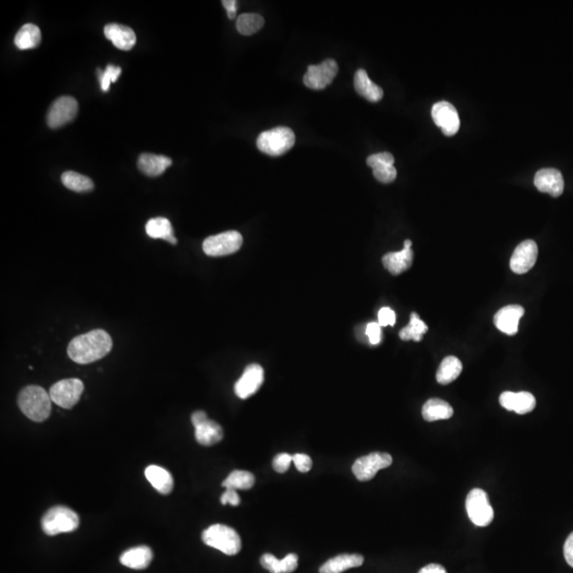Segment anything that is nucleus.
I'll list each match as a JSON object with an SVG mask.
<instances>
[{
	"label": "nucleus",
	"instance_id": "f257e3e1",
	"mask_svg": "<svg viewBox=\"0 0 573 573\" xmlns=\"http://www.w3.org/2000/svg\"><path fill=\"white\" fill-rule=\"evenodd\" d=\"M113 347L111 336L102 329H95L72 339L67 353L74 362L89 365L105 358Z\"/></svg>",
	"mask_w": 573,
	"mask_h": 573
},
{
	"label": "nucleus",
	"instance_id": "f03ea898",
	"mask_svg": "<svg viewBox=\"0 0 573 573\" xmlns=\"http://www.w3.org/2000/svg\"><path fill=\"white\" fill-rule=\"evenodd\" d=\"M52 398L38 385H28L18 394V407L28 418L42 422L52 413Z\"/></svg>",
	"mask_w": 573,
	"mask_h": 573
},
{
	"label": "nucleus",
	"instance_id": "7ed1b4c3",
	"mask_svg": "<svg viewBox=\"0 0 573 573\" xmlns=\"http://www.w3.org/2000/svg\"><path fill=\"white\" fill-rule=\"evenodd\" d=\"M205 544L217 549L227 556H236L241 550V538L233 528L225 524H213L202 533Z\"/></svg>",
	"mask_w": 573,
	"mask_h": 573
},
{
	"label": "nucleus",
	"instance_id": "20e7f679",
	"mask_svg": "<svg viewBox=\"0 0 573 573\" xmlns=\"http://www.w3.org/2000/svg\"><path fill=\"white\" fill-rule=\"evenodd\" d=\"M40 524L45 534L54 536L78 529L80 519L78 514L69 507L56 505L45 513Z\"/></svg>",
	"mask_w": 573,
	"mask_h": 573
},
{
	"label": "nucleus",
	"instance_id": "39448f33",
	"mask_svg": "<svg viewBox=\"0 0 573 573\" xmlns=\"http://www.w3.org/2000/svg\"><path fill=\"white\" fill-rule=\"evenodd\" d=\"M296 134L290 128L277 127L262 132L257 138V148L270 156H280L292 149Z\"/></svg>",
	"mask_w": 573,
	"mask_h": 573
},
{
	"label": "nucleus",
	"instance_id": "423d86ee",
	"mask_svg": "<svg viewBox=\"0 0 573 573\" xmlns=\"http://www.w3.org/2000/svg\"><path fill=\"white\" fill-rule=\"evenodd\" d=\"M466 511L469 519L477 527H487L494 520V510L487 491L475 489L466 498Z\"/></svg>",
	"mask_w": 573,
	"mask_h": 573
},
{
	"label": "nucleus",
	"instance_id": "0eeeda50",
	"mask_svg": "<svg viewBox=\"0 0 573 573\" xmlns=\"http://www.w3.org/2000/svg\"><path fill=\"white\" fill-rule=\"evenodd\" d=\"M243 243V238L239 231H224L206 238L203 243V251L211 257H220L239 251Z\"/></svg>",
	"mask_w": 573,
	"mask_h": 573
},
{
	"label": "nucleus",
	"instance_id": "6e6552de",
	"mask_svg": "<svg viewBox=\"0 0 573 573\" xmlns=\"http://www.w3.org/2000/svg\"><path fill=\"white\" fill-rule=\"evenodd\" d=\"M84 385L80 379L69 378L56 382L50 388L49 395L52 402L64 409H71L78 404L82 396Z\"/></svg>",
	"mask_w": 573,
	"mask_h": 573
},
{
	"label": "nucleus",
	"instance_id": "1a4fd4ad",
	"mask_svg": "<svg viewBox=\"0 0 573 573\" xmlns=\"http://www.w3.org/2000/svg\"><path fill=\"white\" fill-rule=\"evenodd\" d=\"M393 463L391 454L387 452H372L357 459L353 465V473L358 480L369 481L381 469L388 468Z\"/></svg>",
	"mask_w": 573,
	"mask_h": 573
},
{
	"label": "nucleus",
	"instance_id": "9d476101",
	"mask_svg": "<svg viewBox=\"0 0 573 573\" xmlns=\"http://www.w3.org/2000/svg\"><path fill=\"white\" fill-rule=\"evenodd\" d=\"M338 71V64L333 59H327L319 65H310L304 76L305 85L316 91L326 89L336 78Z\"/></svg>",
	"mask_w": 573,
	"mask_h": 573
},
{
	"label": "nucleus",
	"instance_id": "9b49d317",
	"mask_svg": "<svg viewBox=\"0 0 573 573\" xmlns=\"http://www.w3.org/2000/svg\"><path fill=\"white\" fill-rule=\"evenodd\" d=\"M79 105L76 99L69 96H63L56 99L48 114H47V123L52 129H58L74 121L78 114Z\"/></svg>",
	"mask_w": 573,
	"mask_h": 573
},
{
	"label": "nucleus",
	"instance_id": "f8f14e48",
	"mask_svg": "<svg viewBox=\"0 0 573 573\" xmlns=\"http://www.w3.org/2000/svg\"><path fill=\"white\" fill-rule=\"evenodd\" d=\"M431 115L434 123L438 128H441L445 135H454L460 129V117H459L458 111L447 101H440L436 103L432 107Z\"/></svg>",
	"mask_w": 573,
	"mask_h": 573
},
{
	"label": "nucleus",
	"instance_id": "ddd939ff",
	"mask_svg": "<svg viewBox=\"0 0 573 573\" xmlns=\"http://www.w3.org/2000/svg\"><path fill=\"white\" fill-rule=\"evenodd\" d=\"M265 380V372L259 365H250L245 367L243 376L235 385V393L241 399H247L254 395L261 387Z\"/></svg>",
	"mask_w": 573,
	"mask_h": 573
},
{
	"label": "nucleus",
	"instance_id": "4468645a",
	"mask_svg": "<svg viewBox=\"0 0 573 573\" xmlns=\"http://www.w3.org/2000/svg\"><path fill=\"white\" fill-rule=\"evenodd\" d=\"M538 256V247L535 241H522L512 255V271L516 274H524L529 272L535 266Z\"/></svg>",
	"mask_w": 573,
	"mask_h": 573
},
{
	"label": "nucleus",
	"instance_id": "2eb2a0df",
	"mask_svg": "<svg viewBox=\"0 0 573 573\" xmlns=\"http://www.w3.org/2000/svg\"><path fill=\"white\" fill-rule=\"evenodd\" d=\"M395 158L390 152H381V153L369 155L367 160V166L373 169V174L376 180L383 184H390L395 181L397 176V170L394 167Z\"/></svg>",
	"mask_w": 573,
	"mask_h": 573
},
{
	"label": "nucleus",
	"instance_id": "dca6fc26",
	"mask_svg": "<svg viewBox=\"0 0 573 573\" xmlns=\"http://www.w3.org/2000/svg\"><path fill=\"white\" fill-rule=\"evenodd\" d=\"M534 184L538 190L546 192L554 198L562 196L565 188L562 174L554 168H544L536 172Z\"/></svg>",
	"mask_w": 573,
	"mask_h": 573
},
{
	"label": "nucleus",
	"instance_id": "f3484780",
	"mask_svg": "<svg viewBox=\"0 0 573 573\" xmlns=\"http://www.w3.org/2000/svg\"><path fill=\"white\" fill-rule=\"evenodd\" d=\"M524 314V307L519 305H509L505 308L500 309L495 314L494 323L500 331L509 336H514L518 333V325Z\"/></svg>",
	"mask_w": 573,
	"mask_h": 573
},
{
	"label": "nucleus",
	"instance_id": "a211bd4d",
	"mask_svg": "<svg viewBox=\"0 0 573 573\" xmlns=\"http://www.w3.org/2000/svg\"><path fill=\"white\" fill-rule=\"evenodd\" d=\"M499 402L505 409L517 414H527L536 407V399L529 392H505L499 397Z\"/></svg>",
	"mask_w": 573,
	"mask_h": 573
},
{
	"label": "nucleus",
	"instance_id": "6ab92c4d",
	"mask_svg": "<svg viewBox=\"0 0 573 573\" xmlns=\"http://www.w3.org/2000/svg\"><path fill=\"white\" fill-rule=\"evenodd\" d=\"M105 36L113 43L114 46L121 50H131L136 44V34L127 26L119 24H109L105 27Z\"/></svg>",
	"mask_w": 573,
	"mask_h": 573
},
{
	"label": "nucleus",
	"instance_id": "aec40b11",
	"mask_svg": "<svg viewBox=\"0 0 573 573\" xmlns=\"http://www.w3.org/2000/svg\"><path fill=\"white\" fill-rule=\"evenodd\" d=\"M413 256L411 247H404L402 251L385 254L382 257V263L390 273L399 275L410 269L413 263Z\"/></svg>",
	"mask_w": 573,
	"mask_h": 573
},
{
	"label": "nucleus",
	"instance_id": "412c9836",
	"mask_svg": "<svg viewBox=\"0 0 573 573\" xmlns=\"http://www.w3.org/2000/svg\"><path fill=\"white\" fill-rule=\"evenodd\" d=\"M138 168L146 176H160L172 165L171 158L156 154L144 153L138 158Z\"/></svg>",
	"mask_w": 573,
	"mask_h": 573
},
{
	"label": "nucleus",
	"instance_id": "4be33fe9",
	"mask_svg": "<svg viewBox=\"0 0 573 573\" xmlns=\"http://www.w3.org/2000/svg\"><path fill=\"white\" fill-rule=\"evenodd\" d=\"M353 85H355L357 93L371 102H378L383 97V91L381 87L378 86L369 78L365 69H358L356 71Z\"/></svg>",
	"mask_w": 573,
	"mask_h": 573
},
{
	"label": "nucleus",
	"instance_id": "5701e85b",
	"mask_svg": "<svg viewBox=\"0 0 573 573\" xmlns=\"http://www.w3.org/2000/svg\"><path fill=\"white\" fill-rule=\"evenodd\" d=\"M145 475L152 487L162 495H168L174 489V478L167 469L158 465H150L146 468Z\"/></svg>",
	"mask_w": 573,
	"mask_h": 573
},
{
	"label": "nucleus",
	"instance_id": "b1692460",
	"mask_svg": "<svg viewBox=\"0 0 573 573\" xmlns=\"http://www.w3.org/2000/svg\"><path fill=\"white\" fill-rule=\"evenodd\" d=\"M365 558L360 554H340L327 560L321 566L320 573H342L351 568L360 567Z\"/></svg>",
	"mask_w": 573,
	"mask_h": 573
},
{
	"label": "nucleus",
	"instance_id": "393cba45",
	"mask_svg": "<svg viewBox=\"0 0 573 573\" xmlns=\"http://www.w3.org/2000/svg\"><path fill=\"white\" fill-rule=\"evenodd\" d=\"M152 558L153 553L151 549L147 546H139L123 552L121 556V563L128 568L140 570L147 568L151 564Z\"/></svg>",
	"mask_w": 573,
	"mask_h": 573
},
{
	"label": "nucleus",
	"instance_id": "a878e982",
	"mask_svg": "<svg viewBox=\"0 0 573 573\" xmlns=\"http://www.w3.org/2000/svg\"><path fill=\"white\" fill-rule=\"evenodd\" d=\"M194 430L197 442L203 446H213L221 442L224 436L222 427L215 420H207L203 424L194 427Z\"/></svg>",
	"mask_w": 573,
	"mask_h": 573
},
{
	"label": "nucleus",
	"instance_id": "bb28decb",
	"mask_svg": "<svg viewBox=\"0 0 573 573\" xmlns=\"http://www.w3.org/2000/svg\"><path fill=\"white\" fill-rule=\"evenodd\" d=\"M422 418L427 422L449 420L453 415V409L448 402L440 398H431L424 404Z\"/></svg>",
	"mask_w": 573,
	"mask_h": 573
},
{
	"label": "nucleus",
	"instance_id": "cd10ccee",
	"mask_svg": "<svg viewBox=\"0 0 573 573\" xmlns=\"http://www.w3.org/2000/svg\"><path fill=\"white\" fill-rule=\"evenodd\" d=\"M146 231L149 237L153 239H164L171 245H176L178 240L174 237V229L171 222L168 219L158 217L148 221L146 225Z\"/></svg>",
	"mask_w": 573,
	"mask_h": 573
},
{
	"label": "nucleus",
	"instance_id": "c85d7f7f",
	"mask_svg": "<svg viewBox=\"0 0 573 573\" xmlns=\"http://www.w3.org/2000/svg\"><path fill=\"white\" fill-rule=\"evenodd\" d=\"M462 362L454 356H448L441 362L436 372V380L440 385H449L462 373Z\"/></svg>",
	"mask_w": 573,
	"mask_h": 573
},
{
	"label": "nucleus",
	"instance_id": "c756f323",
	"mask_svg": "<svg viewBox=\"0 0 573 573\" xmlns=\"http://www.w3.org/2000/svg\"><path fill=\"white\" fill-rule=\"evenodd\" d=\"M42 40L40 28L33 24H26L15 36L16 47L20 50L33 49Z\"/></svg>",
	"mask_w": 573,
	"mask_h": 573
},
{
	"label": "nucleus",
	"instance_id": "7c9ffc66",
	"mask_svg": "<svg viewBox=\"0 0 573 573\" xmlns=\"http://www.w3.org/2000/svg\"><path fill=\"white\" fill-rule=\"evenodd\" d=\"M255 484V477L253 473L245 471H234L223 481L222 487L227 489H251Z\"/></svg>",
	"mask_w": 573,
	"mask_h": 573
},
{
	"label": "nucleus",
	"instance_id": "2f4dec72",
	"mask_svg": "<svg viewBox=\"0 0 573 573\" xmlns=\"http://www.w3.org/2000/svg\"><path fill=\"white\" fill-rule=\"evenodd\" d=\"M263 25H265V18L256 13L241 14L236 22V28L238 32L243 36H252L259 31Z\"/></svg>",
	"mask_w": 573,
	"mask_h": 573
},
{
	"label": "nucleus",
	"instance_id": "473e14b6",
	"mask_svg": "<svg viewBox=\"0 0 573 573\" xmlns=\"http://www.w3.org/2000/svg\"><path fill=\"white\" fill-rule=\"evenodd\" d=\"M427 331H428V326L420 320L418 314L412 312L409 325L400 330L399 337L402 341L413 340L415 342H420Z\"/></svg>",
	"mask_w": 573,
	"mask_h": 573
},
{
	"label": "nucleus",
	"instance_id": "72a5a7b5",
	"mask_svg": "<svg viewBox=\"0 0 573 573\" xmlns=\"http://www.w3.org/2000/svg\"><path fill=\"white\" fill-rule=\"evenodd\" d=\"M62 183L69 190L76 192H87L93 189V183L91 178L75 171L64 172L62 174Z\"/></svg>",
	"mask_w": 573,
	"mask_h": 573
},
{
	"label": "nucleus",
	"instance_id": "f704fd0d",
	"mask_svg": "<svg viewBox=\"0 0 573 573\" xmlns=\"http://www.w3.org/2000/svg\"><path fill=\"white\" fill-rule=\"evenodd\" d=\"M121 75V68L115 65H107L105 70H98L99 81L103 91H109L111 83H115Z\"/></svg>",
	"mask_w": 573,
	"mask_h": 573
},
{
	"label": "nucleus",
	"instance_id": "c9c22d12",
	"mask_svg": "<svg viewBox=\"0 0 573 573\" xmlns=\"http://www.w3.org/2000/svg\"><path fill=\"white\" fill-rule=\"evenodd\" d=\"M260 564L271 573H282V560H278L273 554H263L260 558Z\"/></svg>",
	"mask_w": 573,
	"mask_h": 573
},
{
	"label": "nucleus",
	"instance_id": "e433bc0d",
	"mask_svg": "<svg viewBox=\"0 0 573 573\" xmlns=\"http://www.w3.org/2000/svg\"><path fill=\"white\" fill-rule=\"evenodd\" d=\"M293 462V458L289 453H280L274 458L273 468L278 473H284L290 468V465Z\"/></svg>",
	"mask_w": 573,
	"mask_h": 573
},
{
	"label": "nucleus",
	"instance_id": "4c0bfd02",
	"mask_svg": "<svg viewBox=\"0 0 573 573\" xmlns=\"http://www.w3.org/2000/svg\"><path fill=\"white\" fill-rule=\"evenodd\" d=\"M365 335H367V339H369L372 345L379 344L381 342L382 336L381 326H380L379 323H369L367 329H365Z\"/></svg>",
	"mask_w": 573,
	"mask_h": 573
},
{
	"label": "nucleus",
	"instance_id": "58836bf2",
	"mask_svg": "<svg viewBox=\"0 0 573 573\" xmlns=\"http://www.w3.org/2000/svg\"><path fill=\"white\" fill-rule=\"evenodd\" d=\"M395 322L396 314L391 308L383 307V308L380 309L379 312H378V323H379L380 326H393Z\"/></svg>",
	"mask_w": 573,
	"mask_h": 573
},
{
	"label": "nucleus",
	"instance_id": "ea45409f",
	"mask_svg": "<svg viewBox=\"0 0 573 573\" xmlns=\"http://www.w3.org/2000/svg\"><path fill=\"white\" fill-rule=\"evenodd\" d=\"M293 458V463L296 465V469L300 473H308L312 467V460L310 457L304 454V453H296Z\"/></svg>",
	"mask_w": 573,
	"mask_h": 573
},
{
	"label": "nucleus",
	"instance_id": "a19ab883",
	"mask_svg": "<svg viewBox=\"0 0 573 573\" xmlns=\"http://www.w3.org/2000/svg\"><path fill=\"white\" fill-rule=\"evenodd\" d=\"M298 566V556L294 553L288 554L282 560V573H292Z\"/></svg>",
	"mask_w": 573,
	"mask_h": 573
},
{
	"label": "nucleus",
	"instance_id": "79ce46f5",
	"mask_svg": "<svg viewBox=\"0 0 573 573\" xmlns=\"http://www.w3.org/2000/svg\"><path fill=\"white\" fill-rule=\"evenodd\" d=\"M220 501L223 505H231L237 507L240 505V497L235 489H227L221 496Z\"/></svg>",
	"mask_w": 573,
	"mask_h": 573
},
{
	"label": "nucleus",
	"instance_id": "37998d69",
	"mask_svg": "<svg viewBox=\"0 0 573 573\" xmlns=\"http://www.w3.org/2000/svg\"><path fill=\"white\" fill-rule=\"evenodd\" d=\"M564 556L569 566L573 568V532L567 538L564 546Z\"/></svg>",
	"mask_w": 573,
	"mask_h": 573
},
{
	"label": "nucleus",
	"instance_id": "c03bdc74",
	"mask_svg": "<svg viewBox=\"0 0 573 573\" xmlns=\"http://www.w3.org/2000/svg\"><path fill=\"white\" fill-rule=\"evenodd\" d=\"M222 5L227 10L229 20H234L236 17V13H237V1L236 0H223Z\"/></svg>",
	"mask_w": 573,
	"mask_h": 573
},
{
	"label": "nucleus",
	"instance_id": "a18cd8bd",
	"mask_svg": "<svg viewBox=\"0 0 573 573\" xmlns=\"http://www.w3.org/2000/svg\"><path fill=\"white\" fill-rule=\"evenodd\" d=\"M418 573H447L446 569L438 564H430L422 567Z\"/></svg>",
	"mask_w": 573,
	"mask_h": 573
},
{
	"label": "nucleus",
	"instance_id": "49530a36",
	"mask_svg": "<svg viewBox=\"0 0 573 573\" xmlns=\"http://www.w3.org/2000/svg\"><path fill=\"white\" fill-rule=\"evenodd\" d=\"M207 420H209V418H207V414L204 411H196L191 415V422H192L194 427L203 424Z\"/></svg>",
	"mask_w": 573,
	"mask_h": 573
}]
</instances>
